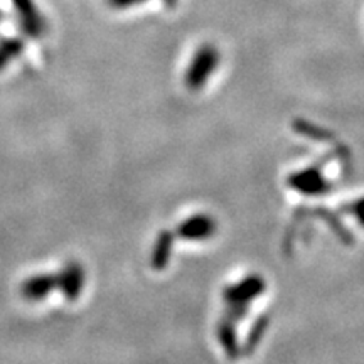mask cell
Returning <instances> with one entry per match:
<instances>
[{
  "label": "cell",
  "mask_w": 364,
  "mask_h": 364,
  "mask_svg": "<svg viewBox=\"0 0 364 364\" xmlns=\"http://www.w3.org/2000/svg\"><path fill=\"white\" fill-rule=\"evenodd\" d=\"M12 6L16 7L17 16H19L21 31L27 38L38 39L46 34L48 24L43 14L38 11L34 0H12Z\"/></svg>",
  "instance_id": "6da1fadb"
},
{
  "label": "cell",
  "mask_w": 364,
  "mask_h": 364,
  "mask_svg": "<svg viewBox=\"0 0 364 364\" xmlns=\"http://www.w3.org/2000/svg\"><path fill=\"white\" fill-rule=\"evenodd\" d=\"M54 289H59V273H43L27 279L21 287V294L24 299L36 302L48 297Z\"/></svg>",
  "instance_id": "7a4b0ae2"
},
{
  "label": "cell",
  "mask_w": 364,
  "mask_h": 364,
  "mask_svg": "<svg viewBox=\"0 0 364 364\" xmlns=\"http://www.w3.org/2000/svg\"><path fill=\"white\" fill-rule=\"evenodd\" d=\"M85 285V272L78 263H68L59 273V290L68 300H76Z\"/></svg>",
  "instance_id": "3957f363"
},
{
  "label": "cell",
  "mask_w": 364,
  "mask_h": 364,
  "mask_svg": "<svg viewBox=\"0 0 364 364\" xmlns=\"http://www.w3.org/2000/svg\"><path fill=\"white\" fill-rule=\"evenodd\" d=\"M24 41L21 38H6L0 41V71L6 70V66L12 59L19 58L24 51Z\"/></svg>",
  "instance_id": "277c9868"
},
{
  "label": "cell",
  "mask_w": 364,
  "mask_h": 364,
  "mask_svg": "<svg viewBox=\"0 0 364 364\" xmlns=\"http://www.w3.org/2000/svg\"><path fill=\"white\" fill-rule=\"evenodd\" d=\"M108 2L112 4L113 7H129V6H134V4H139V2H144V0H108Z\"/></svg>",
  "instance_id": "5b68a950"
},
{
  "label": "cell",
  "mask_w": 364,
  "mask_h": 364,
  "mask_svg": "<svg viewBox=\"0 0 364 364\" xmlns=\"http://www.w3.org/2000/svg\"><path fill=\"white\" fill-rule=\"evenodd\" d=\"M167 4H169V6H174L176 0H167Z\"/></svg>",
  "instance_id": "8992f818"
},
{
  "label": "cell",
  "mask_w": 364,
  "mask_h": 364,
  "mask_svg": "<svg viewBox=\"0 0 364 364\" xmlns=\"http://www.w3.org/2000/svg\"><path fill=\"white\" fill-rule=\"evenodd\" d=\"M2 17H4V14H2V11H0V21H2Z\"/></svg>",
  "instance_id": "52a82bcc"
}]
</instances>
